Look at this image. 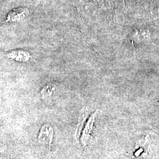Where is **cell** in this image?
<instances>
[{
	"label": "cell",
	"instance_id": "7a4b0ae2",
	"mask_svg": "<svg viewBox=\"0 0 159 159\" xmlns=\"http://www.w3.org/2000/svg\"><path fill=\"white\" fill-rule=\"evenodd\" d=\"M53 136V130L50 125H43L41 129L40 135L39 136V140L41 143H48L50 148L52 139Z\"/></svg>",
	"mask_w": 159,
	"mask_h": 159
},
{
	"label": "cell",
	"instance_id": "5b68a950",
	"mask_svg": "<svg viewBox=\"0 0 159 159\" xmlns=\"http://www.w3.org/2000/svg\"><path fill=\"white\" fill-rule=\"evenodd\" d=\"M88 114V110L87 108L85 107L83 108L81 113L80 114L79 117V121H78V125L77 126V129L75 130V137L76 138V140L78 141L79 137L80 131L82 129V127L84 124V122L85 121L87 116Z\"/></svg>",
	"mask_w": 159,
	"mask_h": 159
},
{
	"label": "cell",
	"instance_id": "277c9868",
	"mask_svg": "<svg viewBox=\"0 0 159 159\" xmlns=\"http://www.w3.org/2000/svg\"><path fill=\"white\" fill-rule=\"evenodd\" d=\"M97 113V111H96L91 116V117L90 118V119L87 123V126L85 127L84 131H83V136L81 138V142L84 146H87L88 144V143L89 142V140L91 138V131H92L93 127L94 119H95V116Z\"/></svg>",
	"mask_w": 159,
	"mask_h": 159
},
{
	"label": "cell",
	"instance_id": "3957f363",
	"mask_svg": "<svg viewBox=\"0 0 159 159\" xmlns=\"http://www.w3.org/2000/svg\"><path fill=\"white\" fill-rule=\"evenodd\" d=\"M7 57L19 62H25L29 61L31 56L26 50H18L10 51L7 54Z\"/></svg>",
	"mask_w": 159,
	"mask_h": 159
},
{
	"label": "cell",
	"instance_id": "6da1fadb",
	"mask_svg": "<svg viewBox=\"0 0 159 159\" xmlns=\"http://www.w3.org/2000/svg\"><path fill=\"white\" fill-rule=\"evenodd\" d=\"M29 14L28 8L25 7H20L13 9L7 16V21H18L23 19Z\"/></svg>",
	"mask_w": 159,
	"mask_h": 159
}]
</instances>
